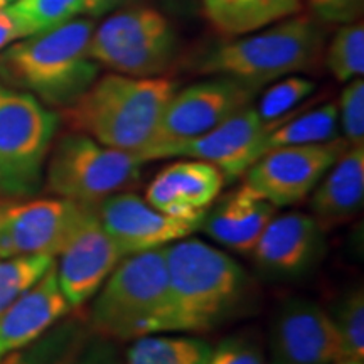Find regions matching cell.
<instances>
[{"mask_svg": "<svg viewBox=\"0 0 364 364\" xmlns=\"http://www.w3.org/2000/svg\"><path fill=\"white\" fill-rule=\"evenodd\" d=\"M134 4H139V0H83V12L91 17H103Z\"/></svg>", "mask_w": 364, "mask_h": 364, "instance_id": "cell-33", "label": "cell"}, {"mask_svg": "<svg viewBox=\"0 0 364 364\" xmlns=\"http://www.w3.org/2000/svg\"><path fill=\"white\" fill-rule=\"evenodd\" d=\"M56 265L51 255H19L0 260V311L11 306Z\"/></svg>", "mask_w": 364, "mask_h": 364, "instance_id": "cell-26", "label": "cell"}, {"mask_svg": "<svg viewBox=\"0 0 364 364\" xmlns=\"http://www.w3.org/2000/svg\"><path fill=\"white\" fill-rule=\"evenodd\" d=\"M285 118L277 122H263L252 105L228 118L216 129L209 130L208 134L186 142L162 145L150 150L144 161L150 162L174 157L199 159L216 166L228 182L241 179L245 172L262 157L267 135Z\"/></svg>", "mask_w": 364, "mask_h": 364, "instance_id": "cell-12", "label": "cell"}, {"mask_svg": "<svg viewBox=\"0 0 364 364\" xmlns=\"http://www.w3.org/2000/svg\"><path fill=\"white\" fill-rule=\"evenodd\" d=\"M54 267L0 311V364L11 363L71 309L59 289Z\"/></svg>", "mask_w": 364, "mask_h": 364, "instance_id": "cell-18", "label": "cell"}, {"mask_svg": "<svg viewBox=\"0 0 364 364\" xmlns=\"http://www.w3.org/2000/svg\"><path fill=\"white\" fill-rule=\"evenodd\" d=\"M316 81L300 75H290L279 80L262 95L255 110L263 122H277L290 115V112L316 91Z\"/></svg>", "mask_w": 364, "mask_h": 364, "instance_id": "cell-27", "label": "cell"}, {"mask_svg": "<svg viewBox=\"0 0 364 364\" xmlns=\"http://www.w3.org/2000/svg\"><path fill=\"white\" fill-rule=\"evenodd\" d=\"M213 348L193 336L152 334L132 341L127 364H208Z\"/></svg>", "mask_w": 364, "mask_h": 364, "instance_id": "cell-23", "label": "cell"}, {"mask_svg": "<svg viewBox=\"0 0 364 364\" xmlns=\"http://www.w3.org/2000/svg\"><path fill=\"white\" fill-rule=\"evenodd\" d=\"M176 91V81L166 76L135 78L108 73L66 108V122L73 132L142 159L156 144L164 112Z\"/></svg>", "mask_w": 364, "mask_h": 364, "instance_id": "cell-2", "label": "cell"}, {"mask_svg": "<svg viewBox=\"0 0 364 364\" xmlns=\"http://www.w3.org/2000/svg\"><path fill=\"white\" fill-rule=\"evenodd\" d=\"M98 220L124 257L164 248L188 238L201 228L203 218L164 215L145 199L124 191L95 206Z\"/></svg>", "mask_w": 364, "mask_h": 364, "instance_id": "cell-14", "label": "cell"}, {"mask_svg": "<svg viewBox=\"0 0 364 364\" xmlns=\"http://www.w3.org/2000/svg\"><path fill=\"white\" fill-rule=\"evenodd\" d=\"M348 147L338 136L322 144L273 149L245 172L243 184L275 208L292 206L316 189Z\"/></svg>", "mask_w": 364, "mask_h": 364, "instance_id": "cell-11", "label": "cell"}, {"mask_svg": "<svg viewBox=\"0 0 364 364\" xmlns=\"http://www.w3.org/2000/svg\"><path fill=\"white\" fill-rule=\"evenodd\" d=\"M327 70L339 83L361 78L364 73L363 22L344 24L332 38L326 53Z\"/></svg>", "mask_w": 364, "mask_h": 364, "instance_id": "cell-25", "label": "cell"}, {"mask_svg": "<svg viewBox=\"0 0 364 364\" xmlns=\"http://www.w3.org/2000/svg\"><path fill=\"white\" fill-rule=\"evenodd\" d=\"M53 364H120V359L117 356L112 341L93 332V338L86 339L78 349H75V353L68 354L66 358Z\"/></svg>", "mask_w": 364, "mask_h": 364, "instance_id": "cell-32", "label": "cell"}, {"mask_svg": "<svg viewBox=\"0 0 364 364\" xmlns=\"http://www.w3.org/2000/svg\"><path fill=\"white\" fill-rule=\"evenodd\" d=\"M7 12L27 38L76 19L83 14V0H16Z\"/></svg>", "mask_w": 364, "mask_h": 364, "instance_id": "cell-24", "label": "cell"}, {"mask_svg": "<svg viewBox=\"0 0 364 364\" xmlns=\"http://www.w3.org/2000/svg\"><path fill=\"white\" fill-rule=\"evenodd\" d=\"M334 364H364L361 359H351V358H343L339 361H336Z\"/></svg>", "mask_w": 364, "mask_h": 364, "instance_id": "cell-35", "label": "cell"}, {"mask_svg": "<svg viewBox=\"0 0 364 364\" xmlns=\"http://www.w3.org/2000/svg\"><path fill=\"white\" fill-rule=\"evenodd\" d=\"M339 125L344 140L349 145L364 144V81L354 78L348 81L339 98Z\"/></svg>", "mask_w": 364, "mask_h": 364, "instance_id": "cell-29", "label": "cell"}, {"mask_svg": "<svg viewBox=\"0 0 364 364\" xmlns=\"http://www.w3.org/2000/svg\"><path fill=\"white\" fill-rule=\"evenodd\" d=\"M169 311L166 332L204 334L241 316L253 300L247 270L201 240L167 247Z\"/></svg>", "mask_w": 364, "mask_h": 364, "instance_id": "cell-1", "label": "cell"}, {"mask_svg": "<svg viewBox=\"0 0 364 364\" xmlns=\"http://www.w3.org/2000/svg\"><path fill=\"white\" fill-rule=\"evenodd\" d=\"M2 88H4V85H2V83H0V91H2Z\"/></svg>", "mask_w": 364, "mask_h": 364, "instance_id": "cell-37", "label": "cell"}, {"mask_svg": "<svg viewBox=\"0 0 364 364\" xmlns=\"http://www.w3.org/2000/svg\"><path fill=\"white\" fill-rule=\"evenodd\" d=\"M326 252V228L314 216H273L255 245V265L277 279H295L317 267Z\"/></svg>", "mask_w": 364, "mask_h": 364, "instance_id": "cell-15", "label": "cell"}, {"mask_svg": "<svg viewBox=\"0 0 364 364\" xmlns=\"http://www.w3.org/2000/svg\"><path fill=\"white\" fill-rule=\"evenodd\" d=\"M22 38H26V36L22 33L21 27L17 26L14 17L7 12V9H2L0 11V51Z\"/></svg>", "mask_w": 364, "mask_h": 364, "instance_id": "cell-34", "label": "cell"}, {"mask_svg": "<svg viewBox=\"0 0 364 364\" xmlns=\"http://www.w3.org/2000/svg\"><path fill=\"white\" fill-rule=\"evenodd\" d=\"M176 29L157 9L134 4L112 12L91 34L88 54L98 66L135 78L164 76L177 56Z\"/></svg>", "mask_w": 364, "mask_h": 364, "instance_id": "cell-6", "label": "cell"}, {"mask_svg": "<svg viewBox=\"0 0 364 364\" xmlns=\"http://www.w3.org/2000/svg\"><path fill=\"white\" fill-rule=\"evenodd\" d=\"M275 215L273 204L241 182L240 188L220 194L209 206L199 230L231 252L250 255Z\"/></svg>", "mask_w": 364, "mask_h": 364, "instance_id": "cell-19", "label": "cell"}, {"mask_svg": "<svg viewBox=\"0 0 364 364\" xmlns=\"http://www.w3.org/2000/svg\"><path fill=\"white\" fill-rule=\"evenodd\" d=\"M338 130L339 117L336 103H326L302 115L290 113L267 135L262 156L273 149L329 142V140L338 139Z\"/></svg>", "mask_w": 364, "mask_h": 364, "instance_id": "cell-22", "label": "cell"}, {"mask_svg": "<svg viewBox=\"0 0 364 364\" xmlns=\"http://www.w3.org/2000/svg\"><path fill=\"white\" fill-rule=\"evenodd\" d=\"M144 164L135 154L107 147L88 135L71 132L54 145L46 179L48 189L58 198L97 206L135 186Z\"/></svg>", "mask_w": 364, "mask_h": 364, "instance_id": "cell-7", "label": "cell"}, {"mask_svg": "<svg viewBox=\"0 0 364 364\" xmlns=\"http://www.w3.org/2000/svg\"><path fill=\"white\" fill-rule=\"evenodd\" d=\"M343 346L332 316L318 304L292 299L279 309L270 327L268 364H334Z\"/></svg>", "mask_w": 364, "mask_h": 364, "instance_id": "cell-13", "label": "cell"}, {"mask_svg": "<svg viewBox=\"0 0 364 364\" xmlns=\"http://www.w3.org/2000/svg\"><path fill=\"white\" fill-rule=\"evenodd\" d=\"M364 199V144L349 145L312 191L314 218L327 228L356 215Z\"/></svg>", "mask_w": 364, "mask_h": 364, "instance_id": "cell-20", "label": "cell"}, {"mask_svg": "<svg viewBox=\"0 0 364 364\" xmlns=\"http://www.w3.org/2000/svg\"><path fill=\"white\" fill-rule=\"evenodd\" d=\"M338 329L344 358L364 359V292L363 289L351 290L341 300L332 316Z\"/></svg>", "mask_w": 364, "mask_h": 364, "instance_id": "cell-28", "label": "cell"}, {"mask_svg": "<svg viewBox=\"0 0 364 364\" xmlns=\"http://www.w3.org/2000/svg\"><path fill=\"white\" fill-rule=\"evenodd\" d=\"M59 118L33 95L0 91V196L26 198L39 189Z\"/></svg>", "mask_w": 364, "mask_h": 364, "instance_id": "cell-8", "label": "cell"}, {"mask_svg": "<svg viewBox=\"0 0 364 364\" xmlns=\"http://www.w3.org/2000/svg\"><path fill=\"white\" fill-rule=\"evenodd\" d=\"M225 176L199 159H181L161 169L145 189V201L164 215L203 218L220 198Z\"/></svg>", "mask_w": 364, "mask_h": 364, "instance_id": "cell-17", "label": "cell"}, {"mask_svg": "<svg viewBox=\"0 0 364 364\" xmlns=\"http://www.w3.org/2000/svg\"><path fill=\"white\" fill-rule=\"evenodd\" d=\"M58 257L59 265L54 270L59 289L71 309L85 306L95 297L105 280L125 258L100 223L97 209Z\"/></svg>", "mask_w": 364, "mask_h": 364, "instance_id": "cell-16", "label": "cell"}, {"mask_svg": "<svg viewBox=\"0 0 364 364\" xmlns=\"http://www.w3.org/2000/svg\"><path fill=\"white\" fill-rule=\"evenodd\" d=\"M206 19L223 38L252 34L302 11V0H201Z\"/></svg>", "mask_w": 364, "mask_h": 364, "instance_id": "cell-21", "label": "cell"}, {"mask_svg": "<svg viewBox=\"0 0 364 364\" xmlns=\"http://www.w3.org/2000/svg\"><path fill=\"white\" fill-rule=\"evenodd\" d=\"M208 364H267V361L260 341L250 332H241L213 348Z\"/></svg>", "mask_w": 364, "mask_h": 364, "instance_id": "cell-30", "label": "cell"}, {"mask_svg": "<svg viewBox=\"0 0 364 364\" xmlns=\"http://www.w3.org/2000/svg\"><path fill=\"white\" fill-rule=\"evenodd\" d=\"M14 2H16V0H0V11H2V9H7Z\"/></svg>", "mask_w": 364, "mask_h": 364, "instance_id": "cell-36", "label": "cell"}, {"mask_svg": "<svg viewBox=\"0 0 364 364\" xmlns=\"http://www.w3.org/2000/svg\"><path fill=\"white\" fill-rule=\"evenodd\" d=\"M169 311L167 247L125 257L100 287L90 329L108 341L164 334Z\"/></svg>", "mask_w": 364, "mask_h": 364, "instance_id": "cell-5", "label": "cell"}, {"mask_svg": "<svg viewBox=\"0 0 364 364\" xmlns=\"http://www.w3.org/2000/svg\"><path fill=\"white\" fill-rule=\"evenodd\" d=\"M93 213L95 206L65 198L4 201L0 208V260L19 255L56 258Z\"/></svg>", "mask_w": 364, "mask_h": 364, "instance_id": "cell-9", "label": "cell"}, {"mask_svg": "<svg viewBox=\"0 0 364 364\" xmlns=\"http://www.w3.org/2000/svg\"><path fill=\"white\" fill-rule=\"evenodd\" d=\"M260 91L262 88L228 76H211L176 91L164 112L156 144L142 159L162 145L186 142L208 134L228 118L252 107Z\"/></svg>", "mask_w": 364, "mask_h": 364, "instance_id": "cell-10", "label": "cell"}, {"mask_svg": "<svg viewBox=\"0 0 364 364\" xmlns=\"http://www.w3.org/2000/svg\"><path fill=\"white\" fill-rule=\"evenodd\" d=\"M324 31L312 16L287 17L252 34L208 44L189 56L198 75L228 76L263 88L312 70L324 51Z\"/></svg>", "mask_w": 364, "mask_h": 364, "instance_id": "cell-3", "label": "cell"}, {"mask_svg": "<svg viewBox=\"0 0 364 364\" xmlns=\"http://www.w3.org/2000/svg\"><path fill=\"white\" fill-rule=\"evenodd\" d=\"M312 17L324 24H351L363 17L364 0H306Z\"/></svg>", "mask_w": 364, "mask_h": 364, "instance_id": "cell-31", "label": "cell"}, {"mask_svg": "<svg viewBox=\"0 0 364 364\" xmlns=\"http://www.w3.org/2000/svg\"><path fill=\"white\" fill-rule=\"evenodd\" d=\"M2 204H4V201H0V208H2Z\"/></svg>", "mask_w": 364, "mask_h": 364, "instance_id": "cell-38", "label": "cell"}, {"mask_svg": "<svg viewBox=\"0 0 364 364\" xmlns=\"http://www.w3.org/2000/svg\"><path fill=\"white\" fill-rule=\"evenodd\" d=\"M93 22L73 19L22 38L0 51V81L56 108L71 107L98 78L88 54Z\"/></svg>", "mask_w": 364, "mask_h": 364, "instance_id": "cell-4", "label": "cell"}]
</instances>
